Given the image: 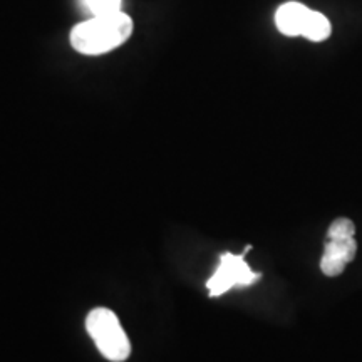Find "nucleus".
<instances>
[{
  "label": "nucleus",
  "instance_id": "8",
  "mask_svg": "<svg viewBox=\"0 0 362 362\" xmlns=\"http://www.w3.org/2000/svg\"><path fill=\"white\" fill-rule=\"evenodd\" d=\"M356 235V225L349 218H337L329 226L327 238H352Z\"/></svg>",
  "mask_w": 362,
  "mask_h": 362
},
{
  "label": "nucleus",
  "instance_id": "7",
  "mask_svg": "<svg viewBox=\"0 0 362 362\" xmlns=\"http://www.w3.org/2000/svg\"><path fill=\"white\" fill-rule=\"evenodd\" d=\"M93 16H110L121 11V0H84Z\"/></svg>",
  "mask_w": 362,
  "mask_h": 362
},
{
  "label": "nucleus",
  "instance_id": "1",
  "mask_svg": "<svg viewBox=\"0 0 362 362\" xmlns=\"http://www.w3.org/2000/svg\"><path fill=\"white\" fill-rule=\"evenodd\" d=\"M133 34V19L124 12L94 16L71 30V45L84 56H101L123 45Z\"/></svg>",
  "mask_w": 362,
  "mask_h": 362
},
{
  "label": "nucleus",
  "instance_id": "3",
  "mask_svg": "<svg viewBox=\"0 0 362 362\" xmlns=\"http://www.w3.org/2000/svg\"><path fill=\"white\" fill-rule=\"evenodd\" d=\"M260 274L253 272L243 255H233V253H223L220 257V265L214 277L206 282L208 292L211 297H218L221 293L228 292L235 285H252Z\"/></svg>",
  "mask_w": 362,
  "mask_h": 362
},
{
  "label": "nucleus",
  "instance_id": "5",
  "mask_svg": "<svg viewBox=\"0 0 362 362\" xmlns=\"http://www.w3.org/2000/svg\"><path fill=\"white\" fill-rule=\"evenodd\" d=\"M309 13L310 8L305 7L304 4L287 2L280 6L277 13H275V24H277V29L284 35L297 37V35H302V33H304Z\"/></svg>",
  "mask_w": 362,
  "mask_h": 362
},
{
  "label": "nucleus",
  "instance_id": "6",
  "mask_svg": "<svg viewBox=\"0 0 362 362\" xmlns=\"http://www.w3.org/2000/svg\"><path fill=\"white\" fill-rule=\"evenodd\" d=\"M302 35L312 40V42H320V40L327 39L330 35V22L327 21V17L322 16L320 12L310 11Z\"/></svg>",
  "mask_w": 362,
  "mask_h": 362
},
{
  "label": "nucleus",
  "instance_id": "2",
  "mask_svg": "<svg viewBox=\"0 0 362 362\" xmlns=\"http://www.w3.org/2000/svg\"><path fill=\"white\" fill-rule=\"evenodd\" d=\"M86 329L98 351L111 362H124L131 354V342L115 312L110 309L90 310L86 317Z\"/></svg>",
  "mask_w": 362,
  "mask_h": 362
},
{
  "label": "nucleus",
  "instance_id": "4",
  "mask_svg": "<svg viewBox=\"0 0 362 362\" xmlns=\"http://www.w3.org/2000/svg\"><path fill=\"white\" fill-rule=\"evenodd\" d=\"M357 243L352 238H327L324 248V255L320 259V270L327 277L341 275L347 264L354 260Z\"/></svg>",
  "mask_w": 362,
  "mask_h": 362
}]
</instances>
